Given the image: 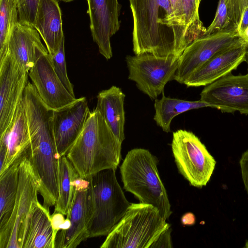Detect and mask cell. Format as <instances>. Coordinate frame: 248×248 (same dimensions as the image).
Returning a JSON list of instances; mask_svg holds the SVG:
<instances>
[{"mask_svg": "<svg viewBox=\"0 0 248 248\" xmlns=\"http://www.w3.org/2000/svg\"><path fill=\"white\" fill-rule=\"evenodd\" d=\"M133 20V50L180 57L187 46L170 0H129Z\"/></svg>", "mask_w": 248, "mask_h": 248, "instance_id": "6da1fadb", "label": "cell"}, {"mask_svg": "<svg viewBox=\"0 0 248 248\" xmlns=\"http://www.w3.org/2000/svg\"><path fill=\"white\" fill-rule=\"evenodd\" d=\"M122 143L95 108L66 156L79 176L87 178L104 170H116L121 159Z\"/></svg>", "mask_w": 248, "mask_h": 248, "instance_id": "7a4b0ae2", "label": "cell"}, {"mask_svg": "<svg viewBox=\"0 0 248 248\" xmlns=\"http://www.w3.org/2000/svg\"><path fill=\"white\" fill-rule=\"evenodd\" d=\"M157 162L156 157L148 150L135 148L127 153L120 170L125 190L133 194L140 202L155 206L166 220L172 211L159 175Z\"/></svg>", "mask_w": 248, "mask_h": 248, "instance_id": "3957f363", "label": "cell"}, {"mask_svg": "<svg viewBox=\"0 0 248 248\" xmlns=\"http://www.w3.org/2000/svg\"><path fill=\"white\" fill-rule=\"evenodd\" d=\"M155 206L131 203L101 248H152L170 225Z\"/></svg>", "mask_w": 248, "mask_h": 248, "instance_id": "277c9868", "label": "cell"}, {"mask_svg": "<svg viewBox=\"0 0 248 248\" xmlns=\"http://www.w3.org/2000/svg\"><path fill=\"white\" fill-rule=\"evenodd\" d=\"M90 178L93 211L88 228L89 238L107 236L124 216L131 204L117 181L115 170H104Z\"/></svg>", "mask_w": 248, "mask_h": 248, "instance_id": "5b68a950", "label": "cell"}, {"mask_svg": "<svg viewBox=\"0 0 248 248\" xmlns=\"http://www.w3.org/2000/svg\"><path fill=\"white\" fill-rule=\"evenodd\" d=\"M28 149L19 165L18 189L13 212L6 224L0 229V248H22L29 215L38 202L39 185L27 156Z\"/></svg>", "mask_w": 248, "mask_h": 248, "instance_id": "8992f818", "label": "cell"}, {"mask_svg": "<svg viewBox=\"0 0 248 248\" xmlns=\"http://www.w3.org/2000/svg\"><path fill=\"white\" fill-rule=\"evenodd\" d=\"M171 146L179 172L191 186H205L216 161L198 137L192 132L178 130L173 133Z\"/></svg>", "mask_w": 248, "mask_h": 248, "instance_id": "52a82bcc", "label": "cell"}, {"mask_svg": "<svg viewBox=\"0 0 248 248\" xmlns=\"http://www.w3.org/2000/svg\"><path fill=\"white\" fill-rule=\"evenodd\" d=\"M179 57L159 56L145 53L127 56L125 61L129 71V79L152 99H156L164 92L166 84L174 79Z\"/></svg>", "mask_w": 248, "mask_h": 248, "instance_id": "ba28073f", "label": "cell"}, {"mask_svg": "<svg viewBox=\"0 0 248 248\" xmlns=\"http://www.w3.org/2000/svg\"><path fill=\"white\" fill-rule=\"evenodd\" d=\"M93 211V196L90 178H82L78 173L66 217L70 223V227L58 232L55 248H75L89 238L88 228Z\"/></svg>", "mask_w": 248, "mask_h": 248, "instance_id": "9c48e42d", "label": "cell"}, {"mask_svg": "<svg viewBox=\"0 0 248 248\" xmlns=\"http://www.w3.org/2000/svg\"><path fill=\"white\" fill-rule=\"evenodd\" d=\"M35 52L36 60L28 75L44 103L54 110L76 101L77 98L67 90L56 74L46 47L37 46Z\"/></svg>", "mask_w": 248, "mask_h": 248, "instance_id": "30bf717a", "label": "cell"}, {"mask_svg": "<svg viewBox=\"0 0 248 248\" xmlns=\"http://www.w3.org/2000/svg\"><path fill=\"white\" fill-rule=\"evenodd\" d=\"M237 29L203 36L193 41L179 59L174 80L184 84L190 76L216 54L240 39Z\"/></svg>", "mask_w": 248, "mask_h": 248, "instance_id": "8fae6325", "label": "cell"}, {"mask_svg": "<svg viewBox=\"0 0 248 248\" xmlns=\"http://www.w3.org/2000/svg\"><path fill=\"white\" fill-rule=\"evenodd\" d=\"M200 100L223 112L248 114V76L231 73L205 86Z\"/></svg>", "mask_w": 248, "mask_h": 248, "instance_id": "7c38bea8", "label": "cell"}, {"mask_svg": "<svg viewBox=\"0 0 248 248\" xmlns=\"http://www.w3.org/2000/svg\"><path fill=\"white\" fill-rule=\"evenodd\" d=\"M28 77L8 53L0 62V135L8 127L22 99Z\"/></svg>", "mask_w": 248, "mask_h": 248, "instance_id": "4fadbf2b", "label": "cell"}, {"mask_svg": "<svg viewBox=\"0 0 248 248\" xmlns=\"http://www.w3.org/2000/svg\"><path fill=\"white\" fill-rule=\"evenodd\" d=\"M90 111L85 97L64 108L54 110L52 124L59 158L65 155L81 133Z\"/></svg>", "mask_w": 248, "mask_h": 248, "instance_id": "5bb4252c", "label": "cell"}, {"mask_svg": "<svg viewBox=\"0 0 248 248\" xmlns=\"http://www.w3.org/2000/svg\"><path fill=\"white\" fill-rule=\"evenodd\" d=\"M93 39L107 60L112 56L110 38L120 29L121 5L118 0H87Z\"/></svg>", "mask_w": 248, "mask_h": 248, "instance_id": "9a60e30c", "label": "cell"}, {"mask_svg": "<svg viewBox=\"0 0 248 248\" xmlns=\"http://www.w3.org/2000/svg\"><path fill=\"white\" fill-rule=\"evenodd\" d=\"M248 44L241 37L218 52L195 70L185 81L187 87L206 86L236 69L244 61Z\"/></svg>", "mask_w": 248, "mask_h": 248, "instance_id": "2e32d148", "label": "cell"}, {"mask_svg": "<svg viewBox=\"0 0 248 248\" xmlns=\"http://www.w3.org/2000/svg\"><path fill=\"white\" fill-rule=\"evenodd\" d=\"M30 144L28 120L22 99L8 127L0 135V174L23 156Z\"/></svg>", "mask_w": 248, "mask_h": 248, "instance_id": "e0dca14e", "label": "cell"}, {"mask_svg": "<svg viewBox=\"0 0 248 248\" xmlns=\"http://www.w3.org/2000/svg\"><path fill=\"white\" fill-rule=\"evenodd\" d=\"M33 27L44 41L49 55L56 54L64 39L58 0H40Z\"/></svg>", "mask_w": 248, "mask_h": 248, "instance_id": "ac0fdd59", "label": "cell"}, {"mask_svg": "<svg viewBox=\"0 0 248 248\" xmlns=\"http://www.w3.org/2000/svg\"><path fill=\"white\" fill-rule=\"evenodd\" d=\"M56 237L49 210L37 202L29 215L22 248H55Z\"/></svg>", "mask_w": 248, "mask_h": 248, "instance_id": "d6986e66", "label": "cell"}, {"mask_svg": "<svg viewBox=\"0 0 248 248\" xmlns=\"http://www.w3.org/2000/svg\"><path fill=\"white\" fill-rule=\"evenodd\" d=\"M41 45L43 44L38 31L33 27L18 22L10 38L8 53L28 73L36 60L35 47Z\"/></svg>", "mask_w": 248, "mask_h": 248, "instance_id": "ffe728a7", "label": "cell"}, {"mask_svg": "<svg viewBox=\"0 0 248 248\" xmlns=\"http://www.w3.org/2000/svg\"><path fill=\"white\" fill-rule=\"evenodd\" d=\"M125 97V94L120 88L112 86L98 93L95 108L121 143L124 139Z\"/></svg>", "mask_w": 248, "mask_h": 248, "instance_id": "44dd1931", "label": "cell"}, {"mask_svg": "<svg viewBox=\"0 0 248 248\" xmlns=\"http://www.w3.org/2000/svg\"><path fill=\"white\" fill-rule=\"evenodd\" d=\"M154 107V120L163 131L169 132L170 131V123L175 116L191 109L211 106L201 100L189 101L167 97L163 92L160 99H155Z\"/></svg>", "mask_w": 248, "mask_h": 248, "instance_id": "7402d4cb", "label": "cell"}, {"mask_svg": "<svg viewBox=\"0 0 248 248\" xmlns=\"http://www.w3.org/2000/svg\"><path fill=\"white\" fill-rule=\"evenodd\" d=\"M25 154L0 174V229L8 221L15 206L18 186L19 167Z\"/></svg>", "mask_w": 248, "mask_h": 248, "instance_id": "603a6c76", "label": "cell"}, {"mask_svg": "<svg viewBox=\"0 0 248 248\" xmlns=\"http://www.w3.org/2000/svg\"><path fill=\"white\" fill-rule=\"evenodd\" d=\"M77 174L66 155L60 158L59 196L55 204L54 213L67 215L73 197L74 182Z\"/></svg>", "mask_w": 248, "mask_h": 248, "instance_id": "cb8c5ba5", "label": "cell"}, {"mask_svg": "<svg viewBox=\"0 0 248 248\" xmlns=\"http://www.w3.org/2000/svg\"><path fill=\"white\" fill-rule=\"evenodd\" d=\"M18 22L16 0H0V62L7 55L10 38Z\"/></svg>", "mask_w": 248, "mask_h": 248, "instance_id": "d4e9b609", "label": "cell"}, {"mask_svg": "<svg viewBox=\"0 0 248 248\" xmlns=\"http://www.w3.org/2000/svg\"><path fill=\"white\" fill-rule=\"evenodd\" d=\"M201 0H181L185 21V38L187 46L202 37L206 29L200 19L199 8Z\"/></svg>", "mask_w": 248, "mask_h": 248, "instance_id": "484cf974", "label": "cell"}, {"mask_svg": "<svg viewBox=\"0 0 248 248\" xmlns=\"http://www.w3.org/2000/svg\"><path fill=\"white\" fill-rule=\"evenodd\" d=\"M234 29L237 28L233 22L228 0H219L215 18L203 36Z\"/></svg>", "mask_w": 248, "mask_h": 248, "instance_id": "4316f807", "label": "cell"}, {"mask_svg": "<svg viewBox=\"0 0 248 248\" xmlns=\"http://www.w3.org/2000/svg\"><path fill=\"white\" fill-rule=\"evenodd\" d=\"M50 57L54 69L58 77L67 90L75 96L73 85L70 82L67 73L64 53V39L62 40L57 52L50 56Z\"/></svg>", "mask_w": 248, "mask_h": 248, "instance_id": "83f0119b", "label": "cell"}, {"mask_svg": "<svg viewBox=\"0 0 248 248\" xmlns=\"http://www.w3.org/2000/svg\"><path fill=\"white\" fill-rule=\"evenodd\" d=\"M40 0H16L19 22L33 27Z\"/></svg>", "mask_w": 248, "mask_h": 248, "instance_id": "f1b7e54d", "label": "cell"}, {"mask_svg": "<svg viewBox=\"0 0 248 248\" xmlns=\"http://www.w3.org/2000/svg\"><path fill=\"white\" fill-rule=\"evenodd\" d=\"M233 22L237 28L242 14L246 6L248 0H228Z\"/></svg>", "mask_w": 248, "mask_h": 248, "instance_id": "f546056e", "label": "cell"}, {"mask_svg": "<svg viewBox=\"0 0 248 248\" xmlns=\"http://www.w3.org/2000/svg\"><path fill=\"white\" fill-rule=\"evenodd\" d=\"M239 164L243 183L248 195V149L242 155Z\"/></svg>", "mask_w": 248, "mask_h": 248, "instance_id": "4dcf8cb0", "label": "cell"}, {"mask_svg": "<svg viewBox=\"0 0 248 248\" xmlns=\"http://www.w3.org/2000/svg\"><path fill=\"white\" fill-rule=\"evenodd\" d=\"M170 2L175 17L179 25L184 29L185 36V21L181 0H170Z\"/></svg>", "mask_w": 248, "mask_h": 248, "instance_id": "1f68e13d", "label": "cell"}, {"mask_svg": "<svg viewBox=\"0 0 248 248\" xmlns=\"http://www.w3.org/2000/svg\"><path fill=\"white\" fill-rule=\"evenodd\" d=\"M170 228L166 230L155 242L152 248H172Z\"/></svg>", "mask_w": 248, "mask_h": 248, "instance_id": "d6a6232c", "label": "cell"}, {"mask_svg": "<svg viewBox=\"0 0 248 248\" xmlns=\"http://www.w3.org/2000/svg\"><path fill=\"white\" fill-rule=\"evenodd\" d=\"M248 28V5L246 7L242 14L240 22L237 27L238 34L241 36Z\"/></svg>", "mask_w": 248, "mask_h": 248, "instance_id": "836d02e7", "label": "cell"}, {"mask_svg": "<svg viewBox=\"0 0 248 248\" xmlns=\"http://www.w3.org/2000/svg\"><path fill=\"white\" fill-rule=\"evenodd\" d=\"M181 220L183 225L191 226L195 223L196 217L192 213L188 212L182 216Z\"/></svg>", "mask_w": 248, "mask_h": 248, "instance_id": "e575fe53", "label": "cell"}, {"mask_svg": "<svg viewBox=\"0 0 248 248\" xmlns=\"http://www.w3.org/2000/svg\"><path fill=\"white\" fill-rule=\"evenodd\" d=\"M241 37L246 42L248 45V28Z\"/></svg>", "mask_w": 248, "mask_h": 248, "instance_id": "d590c367", "label": "cell"}, {"mask_svg": "<svg viewBox=\"0 0 248 248\" xmlns=\"http://www.w3.org/2000/svg\"><path fill=\"white\" fill-rule=\"evenodd\" d=\"M245 61L247 63V65H248V46H247V50H246V53H245ZM247 75L248 76V74Z\"/></svg>", "mask_w": 248, "mask_h": 248, "instance_id": "8d00e7d4", "label": "cell"}, {"mask_svg": "<svg viewBox=\"0 0 248 248\" xmlns=\"http://www.w3.org/2000/svg\"><path fill=\"white\" fill-rule=\"evenodd\" d=\"M62 0V1H63L64 2H70V1H72L74 0Z\"/></svg>", "mask_w": 248, "mask_h": 248, "instance_id": "74e56055", "label": "cell"}, {"mask_svg": "<svg viewBox=\"0 0 248 248\" xmlns=\"http://www.w3.org/2000/svg\"><path fill=\"white\" fill-rule=\"evenodd\" d=\"M245 248H248V241H247L246 242V245L245 246Z\"/></svg>", "mask_w": 248, "mask_h": 248, "instance_id": "f35d334b", "label": "cell"}]
</instances>
